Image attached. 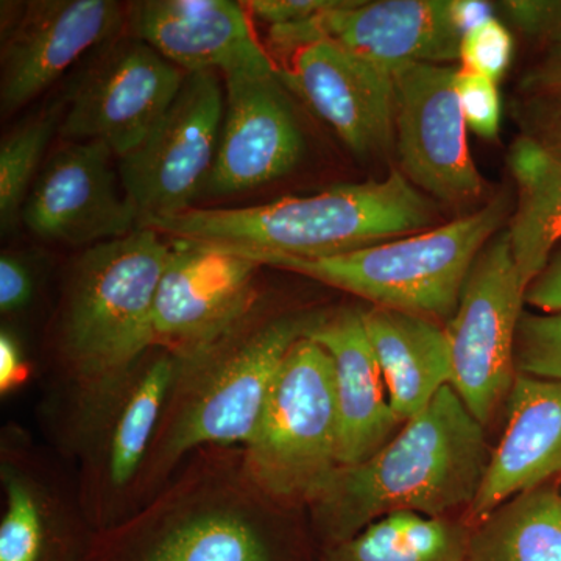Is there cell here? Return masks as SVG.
I'll return each instance as SVG.
<instances>
[{
  "label": "cell",
  "mask_w": 561,
  "mask_h": 561,
  "mask_svg": "<svg viewBox=\"0 0 561 561\" xmlns=\"http://www.w3.org/2000/svg\"><path fill=\"white\" fill-rule=\"evenodd\" d=\"M491 451L485 431L451 386L360 463L342 467L313 502L324 549L394 512L448 518L474 504Z\"/></svg>",
  "instance_id": "obj_1"
},
{
  "label": "cell",
  "mask_w": 561,
  "mask_h": 561,
  "mask_svg": "<svg viewBox=\"0 0 561 561\" xmlns=\"http://www.w3.org/2000/svg\"><path fill=\"white\" fill-rule=\"evenodd\" d=\"M437 213L400 169L382 180L332 186L249 208H197L140 221L176 241L205 243L253 257L339 256L434 228Z\"/></svg>",
  "instance_id": "obj_2"
},
{
  "label": "cell",
  "mask_w": 561,
  "mask_h": 561,
  "mask_svg": "<svg viewBox=\"0 0 561 561\" xmlns=\"http://www.w3.org/2000/svg\"><path fill=\"white\" fill-rule=\"evenodd\" d=\"M171 243L136 228L81 254L70 273L61 345L92 402L108 401L150 348L154 298Z\"/></svg>",
  "instance_id": "obj_3"
},
{
  "label": "cell",
  "mask_w": 561,
  "mask_h": 561,
  "mask_svg": "<svg viewBox=\"0 0 561 561\" xmlns=\"http://www.w3.org/2000/svg\"><path fill=\"white\" fill-rule=\"evenodd\" d=\"M512 210L511 194L502 192L467 216L405 238L339 256L268 257L260 264L300 273L378 308L449 321L472 264Z\"/></svg>",
  "instance_id": "obj_4"
},
{
  "label": "cell",
  "mask_w": 561,
  "mask_h": 561,
  "mask_svg": "<svg viewBox=\"0 0 561 561\" xmlns=\"http://www.w3.org/2000/svg\"><path fill=\"white\" fill-rule=\"evenodd\" d=\"M334 367L312 339L291 346L249 445L247 471L273 500L313 504L341 470Z\"/></svg>",
  "instance_id": "obj_5"
},
{
  "label": "cell",
  "mask_w": 561,
  "mask_h": 561,
  "mask_svg": "<svg viewBox=\"0 0 561 561\" xmlns=\"http://www.w3.org/2000/svg\"><path fill=\"white\" fill-rule=\"evenodd\" d=\"M321 316H289L242 328L187 365L190 391L162 448L173 460L202 445H249L280 365Z\"/></svg>",
  "instance_id": "obj_6"
},
{
  "label": "cell",
  "mask_w": 561,
  "mask_h": 561,
  "mask_svg": "<svg viewBox=\"0 0 561 561\" xmlns=\"http://www.w3.org/2000/svg\"><path fill=\"white\" fill-rule=\"evenodd\" d=\"M524 302L526 287L507 231L497 232L472 264L456 313L446 324L449 386L482 426L505 405L515 382L516 331Z\"/></svg>",
  "instance_id": "obj_7"
},
{
  "label": "cell",
  "mask_w": 561,
  "mask_h": 561,
  "mask_svg": "<svg viewBox=\"0 0 561 561\" xmlns=\"http://www.w3.org/2000/svg\"><path fill=\"white\" fill-rule=\"evenodd\" d=\"M184 79V70L125 32L92 51L77 73L66 94L61 136L98 140L121 160L157 127Z\"/></svg>",
  "instance_id": "obj_8"
},
{
  "label": "cell",
  "mask_w": 561,
  "mask_h": 561,
  "mask_svg": "<svg viewBox=\"0 0 561 561\" xmlns=\"http://www.w3.org/2000/svg\"><path fill=\"white\" fill-rule=\"evenodd\" d=\"M225 116L224 77L186 73L179 94L138 149L121 158L119 180L139 224L192 208L208 183Z\"/></svg>",
  "instance_id": "obj_9"
},
{
  "label": "cell",
  "mask_w": 561,
  "mask_h": 561,
  "mask_svg": "<svg viewBox=\"0 0 561 561\" xmlns=\"http://www.w3.org/2000/svg\"><path fill=\"white\" fill-rule=\"evenodd\" d=\"M260 267L239 251L172 239L154 298V339L180 368L242 328Z\"/></svg>",
  "instance_id": "obj_10"
},
{
  "label": "cell",
  "mask_w": 561,
  "mask_h": 561,
  "mask_svg": "<svg viewBox=\"0 0 561 561\" xmlns=\"http://www.w3.org/2000/svg\"><path fill=\"white\" fill-rule=\"evenodd\" d=\"M459 69L409 62L391 72L400 171L413 186L453 206L478 202L485 186L468 146Z\"/></svg>",
  "instance_id": "obj_11"
},
{
  "label": "cell",
  "mask_w": 561,
  "mask_h": 561,
  "mask_svg": "<svg viewBox=\"0 0 561 561\" xmlns=\"http://www.w3.org/2000/svg\"><path fill=\"white\" fill-rule=\"evenodd\" d=\"M2 5L3 114L35 101L83 55L127 32L128 5L114 0H31Z\"/></svg>",
  "instance_id": "obj_12"
},
{
  "label": "cell",
  "mask_w": 561,
  "mask_h": 561,
  "mask_svg": "<svg viewBox=\"0 0 561 561\" xmlns=\"http://www.w3.org/2000/svg\"><path fill=\"white\" fill-rule=\"evenodd\" d=\"M461 36L451 0H345L312 20L271 28L280 50L328 41L389 72L409 62L454 65Z\"/></svg>",
  "instance_id": "obj_13"
},
{
  "label": "cell",
  "mask_w": 561,
  "mask_h": 561,
  "mask_svg": "<svg viewBox=\"0 0 561 561\" xmlns=\"http://www.w3.org/2000/svg\"><path fill=\"white\" fill-rule=\"evenodd\" d=\"M114 153L98 140H76L51 154L25 201L32 234L66 245H98L139 228V213L119 192Z\"/></svg>",
  "instance_id": "obj_14"
},
{
  "label": "cell",
  "mask_w": 561,
  "mask_h": 561,
  "mask_svg": "<svg viewBox=\"0 0 561 561\" xmlns=\"http://www.w3.org/2000/svg\"><path fill=\"white\" fill-rule=\"evenodd\" d=\"M225 116L216 162L203 197H230L287 175L305 149L278 70L225 73Z\"/></svg>",
  "instance_id": "obj_15"
},
{
  "label": "cell",
  "mask_w": 561,
  "mask_h": 561,
  "mask_svg": "<svg viewBox=\"0 0 561 561\" xmlns=\"http://www.w3.org/2000/svg\"><path fill=\"white\" fill-rule=\"evenodd\" d=\"M278 76L357 157L379 153L394 142L389 70L321 41L295 50Z\"/></svg>",
  "instance_id": "obj_16"
},
{
  "label": "cell",
  "mask_w": 561,
  "mask_h": 561,
  "mask_svg": "<svg viewBox=\"0 0 561 561\" xmlns=\"http://www.w3.org/2000/svg\"><path fill=\"white\" fill-rule=\"evenodd\" d=\"M250 20L231 0H144L128 5L127 33L186 73L278 70Z\"/></svg>",
  "instance_id": "obj_17"
},
{
  "label": "cell",
  "mask_w": 561,
  "mask_h": 561,
  "mask_svg": "<svg viewBox=\"0 0 561 561\" xmlns=\"http://www.w3.org/2000/svg\"><path fill=\"white\" fill-rule=\"evenodd\" d=\"M505 415V430L468 511L472 526L516 494L561 474V379L516 373Z\"/></svg>",
  "instance_id": "obj_18"
},
{
  "label": "cell",
  "mask_w": 561,
  "mask_h": 561,
  "mask_svg": "<svg viewBox=\"0 0 561 561\" xmlns=\"http://www.w3.org/2000/svg\"><path fill=\"white\" fill-rule=\"evenodd\" d=\"M328 351L334 367L341 465L360 463L389 443L404 421L391 409L389 391L359 309H343L306 334Z\"/></svg>",
  "instance_id": "obj_19"
},
{
  "label": "cell",
  "mask_w": 561,
  "mask_h": 561,
  "mask_svg": "<svg viewBox=\"0 0 561 561\" xmlns=\"http://www.w3.org/2000/svg\"><path fill=\"white\" fill-rule=\"evenodd\" d=\"M362 320L381 367L391 409L405 423L451 383L446 328L426 317L378 306L362 311Z\"/></svg>",
  "instance_id": "obj_20"
},
{
  "label": "cell",
  "mask_w": 561,
  "mask_h": 561,
  "mask_svg": "<svg viewBox=\"0 0 561 561\" xmlns=\"http://www.w3.org/2000/svg\"><path fill=\"white\" fill-rule=\"evenodd\" d=\"M507 164L518 202L505 231L527 290L561 243V157L519 136Z\"/></svg>",
  "instance_id": "obj_21"
},
{
  "label": "cell",
  "mask_w": 561,
  "mask_h": 561,
  "mask_svg": "<svg viewBox=\"0 0 561 561\" xmlns=\"http://www.w3.org/2000/svg\"><path fill=\"white\" fill-rule=\"evenodd\" d=\"M95 561H280L271 538L232 512L198 513Z\"/></svg>",
  "instance_id": "obj_22"
},
{
  "label": "cell",
  "mask_w": 561,
  "mask_h": 561,
  "mask_svg": "<svg viewBox=\"0 0 561 561\" xmlns=\"http://www.w3.org/2000/svg\"><path fill=\"white\" fill-rule=\"evenodd\" d=\"M467 561H561V494L545 483L474 524Z\"/></svg>",
  "instance_id": "obj_23"
},
{
  "label": "cell",
  "mask_w": 561,
  "mask_h": 561,
  "mask_svg": "<svg viewBox=\"0 0 561 561\" xmlns=\"http://www.w3.org/2000/svg\"><path fill=\"white\" fill-rule=\"evenodd\" d=\"M471 530L453 516L394 512L324 549L320 561H467Z\"/></svg>",
  "instance_id": "obj_24"
},
{
  "label": "cell",
  "mask_w": 561,
  "mask_h": 561,
  "mask_svg": "<svg viewBox=\"0 0 561 561\" xmlns=\"http://www.w3.org/2000/svg\"><path fill=\"white\" fill-rule=\"evenodd\" d=\"M179 370L176 357H161L147 368L128 394L111 437L108 463L114 485L124 486L138 471Z\"/></svg>",
  "instance_id": "obj_25"
},
{
  "label": "cell",
  "mask_w": 561,
  "mask_h": 561,
  "mask_svg": "<svg viewBox=\"0 0 561 561\" xmlns=\"http://www.w3.org/2000/svg\"><path fill=\"white\" fill-rule=\"evenodd\" d=\"M60 119V111H46L24 122L0 146V227L3 232L21 219L25 201L35 184L44 151Z\"/></svg>",
  "instance_id": "obj_26"
},
{
  "label": "cell",
  "mask_w": 561,
  "mask_h": 561,
  "mask_svg": "<svg viewBox=\"0 0 561 561\" xmlns=\"http://www.w3.org/2000/svg\"><path fill=\"white\" fill-rule=\"evenodd\" d=\"M0 561H54L38 500L20 479L7 483V511L0 523Z\"/></svg>",
  "instance_id": "obj_27"
},
{
  "label": "cell",
  "mask_w": 561,
  "mask_h": 561,
  "mask_svg": "<svg viewBox=\"0 0 561 561\" xmlns=\"http://www.w3.org/2000/svg\"><path fill=\"white\" fill-rule=\"evenodd\" d=\"M515 367L519 375L561 379V312H523L516 331Z\"/></svg>",
  "instance_id": "obj_28"
},
{
  "label": "cell",
  "mask_w": 561,
  "mask_h": 561,
  "mask_svg": "<svg viewBox=\"0 0 561 561\" xmlns=\"http://www.w3.org/2000/svg\"><path fill=\"white\" fill-rule=\"evenodd\" d=\"M515 41L496 16L463 33L460 41V69L500 81L513 60Z\"/></svg>",
  "instance_id": "obj_29"
},
{
  "label": "cell",
  "mask_w": 561,
  "mask_h": 561,
  "mask_svg": "<svg viewBox=\"0 0 561 561\" xmlns=\"http://www.w3.org/2000/svg\"><path fill=\"white\" fill-rule=\"evenodd\" d=\"M511 110L519 136L561 157V94H519Z\"/></svg>",
  "instance_id": "obj_30"
},
{
  "label": "cell",
  "mask_w": 561,
  "mask_h": 561,
  "mask_svg": "<svg viewBox=\"0 0 561 561\" xmlns=\"http://www.w3.org/2000/svg\"><path fill=\"white\" fill-rule=\"evenodd\" d=\"M457 94L468 128L485 139L500 133L502 105L496 81L459 69Z\"/></svg>",
  "instance_id": "obj_31"
},
{
  "label": "cell",
  "mask_w": 561,
  "mask_h": 561,
  "mask_svg": "<svg viewBox=\"0 0 561 561\" xmlns=\"http://www.w3.org/2000/svg\"><path fill=\"white\" fill-rule=\"evenodd\" d=\"M496 10L546 49L561 43V0H504L496 3Z\"/></svg>",
  "instance_id": "obj_32"
},
{
  "label": "cell",
  "mask_w": 561,
  "mask_h": 561,
  "mask_svg": "<svg viewBox=\"0 0 561 561\" xmlns=\"http://www.w3.org/2000/svg\"><path fill=\"white\" fill-rule=\"evenodd\" d=\"M345 0H250L242 2L251 18L268 27L298 24L337 9Z\"/></svg>",
  "instance_id": "obj_33"
},
{
  "label": "cell",
  "mask_w": 561,
  "mask_h": 561,
  "mask_svg": "<svg viewBox=\"0 0 561 561\" xmlns=\"http://www.w3.org/2000/svg\"><path fill=\"white\" fill-rule=\"evenodd\" d=\"M33 280L31 272L20 257L2 254L0 257V311H21L32 300Z\"/></svg>",
  "instance_id": "obj_34"
},
{
  "label": "cell",
  "mask_w": 561,
  "mask_h": 561,
  "mask_svg": "<svg viewBox=\"0 0 561 561\" xmlns=\"http://www.w3.org/2000/svg\"><path fill=\"white\" fill-rule=\"evenodd\" d=\"M526 302L542 313L561 312V243L527 287Z\"/></svg>",
  "instance_id": "obj_35"
},
{
  "label": "cell",
  "mask_w": 561,
  "mask_h": 561,
  "mask_svg": "<svg viewBox=\"0 0 561 561\" xmlns=\"http://www.w3.org/2000/svg\"><path fill=\"white\" fill-rule=\"evenodd\" d=\"M519 91L522 94H561V43L546 49L540 60L524 72Z\"/></svg>",
  "instance_id": "obj_36"
},
{
  "label": "cell",
  "mask_w": 561,
  "mask_h": 561,
  "mask_svg": "<svg viewBox=\"0 0 561 561\" xmlns=\"http://www.w3.org/2000/svg\"><path fill=\"white\" fill-rule=\"evenodd\" d=\"M28 378L20 343L9 331L0 332V393L9 394L16 390Z\"/></svg>",
  "instance_id": "obj_37"
},
{
  "label": "cell",
  "mask_w": 561,
  "mask_h": 561,
  "mask_svg": "<svg viewBox=\"0 0 561 561\" xmlns=\"http://www.w3.org/2000/svg\"><path fill=\"white\" fill-rule=\"evenodd\" d=\"M451 2L454 21L459 25L461 35L478 27L490 18H494V11H496V3L486 2V0H451Z\"/></svg>",
  "instance_id": "obj_38"
},
{
  "label": "cell",
  "mask_w": 561,
  "mask_h": 561,
  "mask_svg": "<svg viewBox=\"0 0 561 561\" xmlns=\"http://www.w3.org/2000/svg\"><path fill=\"white\" fill-rule=\"evenodd\" d=\"M559 491H560V494H561V482L559 483Z\"/></svg>",
  "instance_id": "obj_39"
}]
</instances>
